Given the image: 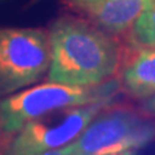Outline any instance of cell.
<instances>
[{"label": "cell", "mask_w": 155, "mask_h": 155, "mask_svg": "<svg viewBox=\"0 0 155 155\" xmlns=\"http://www.w3.org/2000/svg\"><path fill=\"white\" fill-rule=\"evenodd\" d=\"M120 65V88L129 97L145 100L155 94V47H140Z\"/></svg>", "instance_id": "cell-7"}, {"label": "cell", "mask_w": 155, "mask_h": 155, "mask_svg": "<svg viewBox=\"0 0 155 155\" xmlns=\"http://www.w3.org/2000/svg\"><path fill=\"white\" fill-rule=\"evenodd\" d=\"M119 88L120 81L111 79L92 87L48 81L0 100V155L28 122L57 109L114 100Z\"/></svg>", "instance_id": "cell-2"}, {"label": "cell", "mask_w": 155, "mask_h": 155, "mask_svg": "<svg viewBox=\"0 0 155 155\" xmlns=\"http://www.w3.org/2000/svg\"><path fill=\"white\" fill-rule=\"evenodd\" d=\"M140 111L147 116L155 118V94L149 97V98L142 100L141 105H140Z\"/></svg>", "instance_id": "cell-9"}, {"label": "cell", "mask_w": 155, "mask_h": 155, "mask_svg": "<svg viewBox=\"0 0 155 155\" xmlns=\"http://www.w3.org/2000/svg\"><path fill=\"white\" fill-rule=\"evenodd\" d=\"M49 65V32L40 28H0V97L38 81Z\"/></svg>", "instance_id": "cell-5"}, {"label": "cell", "mask_w": 155, "mask_h": 155, "mask_svg": "<svg viewBox=\"0 0 155 155\" xmlns=\"http://www.w3.org/2000/svg\"><path fill=\"white\" fill-rule=\"evenodd\" d=\"M51 65L48 81L92 87L118 74L123 52L114 35L83 17L66 16L49 31Z\"/></svg>", "instance_id": "cell-1"}, {"label": "cell", "mask_w": 155, "mask_h": 155, "mask_svg": "<svg viewBox=\"0 0 155 155\" xmlns=\"http://www.w3.org/2000/svg\"><path fill=\"white\" fill-rule=\"evenodd\" d=\"M39 155H71L65 147H61V149H56V150H49V151H45V153H41Z\"/></svg>", "instance_id": "cell-10"}, {"label": "cell", "mask_w": 155, "mask_h": 155, "mask_svg": "<svg viewBox=\"0 0 155 155\" xmlns=\"http://www.w3.org/2000/svg\"><path fill=\"white\" fill-rule=\"evenodd\" d=\"M71 2H97V0H71Z\"/></svg>", "instance_id": "cell-12"}, {"label": "cell", "mask_w": 155, "mask_h": 155, "mask_svg": "<svg viewBox=\"0 0 155 155\" xmlns=\"http://www.w3.org/2000/svg\"><path fill=\"white\" fill-rule=\"evenodd\" d=\"M155 140V120L127 106L107 105L75 141L64 146L71 155H113L140 150Z\"/></svg>", "instance_id": "cell-3"}, {"label": "cell", "mask_w": 155, "mask_h": 155, "mask_svg": "<svg viewBox=\"0 0 155 155\" xmlns=\"http://www.w3.org/2000/svg\"><path fill=\"white\" fill-rule=\"evenodd\" d=\"M113 155H138V154H137V150H128V151H123V153H118Z\"/></svg>", "instance_id": "cell-11"}, {"label": "cell", "mask_w": 155, "mask_h": 155, "mask_svg": "<svg viewBox=\"0 0 155 155\" xmlns=\"http://www.w3.org/2000/svg\"><path fill=\"white\" fill-rule=\"evenodd\" d=\"M113 102H97L49 111L28 122L9 141L2 155H39L66 146L79 137L94 116Z\"/></svg>", "instance_id": "cell-4"}, {"label": "cell", "mask_w": 155, "mask_h": 155, "mask_svg": "<svg viewBox=\"0 0 155 155\" xmlns=\"http://www.w3.org/2000/svg\"><path fill=\"white\" fill-rule=\"evenodd\" d=\"M132 47H155V0H151L145 12L128 31Z\"/></svg>", "instance_id": "cell-8"}, {"label": "cell", "mask_w": 155, "mask_h": 155, "mask_svg": "<svg viewBox=\"0 0 155 155\" xmlns=\"http://www.w3.org/2000/svg\"><path fill=\"white\" fill-rule=\"evenodd\" d=\"M151 0L74 2L71 7L83 18L111 35L128 34Z\"/></svg>", "instance_id": "cell-6"}]
</instances>
